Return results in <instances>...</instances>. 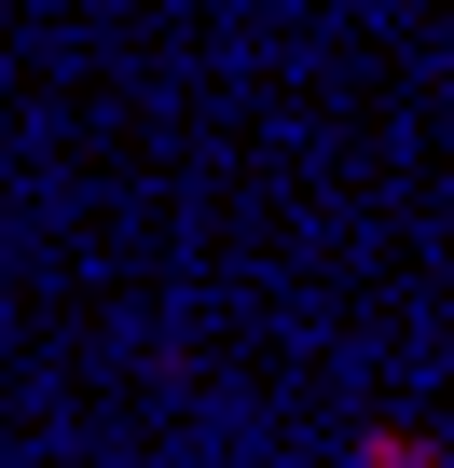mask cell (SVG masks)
Returning <instances> with one entry per match:
<instances>
[{
	"label": "cell",
	"instance_id": "cell-1",
	"mask_svg": "<svg viewBox=\"0 0 454 468\" xmlns=\"http://www.w3.org/2000/svg\"><path fill=\"white\" fill-rule=\"evenodd\" d=\"M344 468H440V441H399V427H372V441H358Z\"/></svg>",
	"mask_w": 454,
	"mask_h": 468
}]
</instances>
